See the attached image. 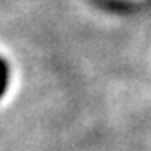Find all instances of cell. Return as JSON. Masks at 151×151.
<instances>
[{
    "label": "cell",
    "mask_w": 151,
    "mask_h": 151,
    "mask_svg": "<svg viewBox=\"0 0 151 151\" xmlns=\"http://www.w3.org/2000/svg\"><path fill=\"white\" fill-rule=\"evenodd\" d=\"M8 84H10V68L6 64V61L0 56V100L8 90Z\"/></svg>",
    "instance_id": "cell-1"
}]
</instances>
